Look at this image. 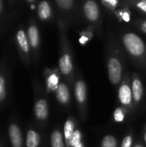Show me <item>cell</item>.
<instances>
[{"mask_svg":"<svg viewBox=\"0 0 146 147\" xmlns=\"http://www.w3.org/2000/svg\"><path fill=\"white\" fill-rule=\"evenodd\" d=\"M106 54L108 79L114 85H119L124 76V57L120 45L114 34L108 35Z\"/></svg>","mask_w":146,"mask_h":147,"instance_id":"1","label":"cell"},{"mask_svg":"<svg viewBox=\"0 0 146 147\" xmlns=\"http://www.w3.org/2000/svg\"><path fill=\"white\" fill-rule=\"evenodd\" d=\"M59 70L66 79L70 87L74 80V65L72 60V53L71 45L68 41L67 33L65 30V23L60 21L59 22Z\"/></svg>","mask_w":146,"mask_h":147,"instance_id":"2","label":"cell"},{"mask_svg":"<svg viewBox=\"0 0 146 147\" xmlns=\"http://www.w3.org/2000/svg\"><path fill=\"white\" fill-rule=\"evenodd\" d=\"M121 43L132 61L146 70V45L141 37L135 33L126 32L122 34Z\"/></svg>","mask_w":146,"mask_h":147,"instance_id":"3","label":"cell"},{"mask_svg":"<svg viewBox=\"0 0 146 147\" xmlns=\"http://www.w3.org/2000/svg\"><path fill=\"white\" fill-rule=\"evenodd\" d=\"M118 99L120 103V106L125 108L128 113H131L135 109L132 92L131 79L128 72H126V74H124L123 78L120 84H119Z\"/></svg>","mask_w":146,"mask_h":147,"instance_id":"4","label":"cell"},{"mask_svg":"<svg viewBox=\"0 0 146 147\" xmlns=\"http://www.w3.org/2000/svg\"><path fill=\"white\" fill-rule=\"evenodd\" d=\"M74 95L77 102V109L79 110V115L81 116L82 121H85L87 117V86L83 79L81 78H77L74 83Z\"/></svg>","mask_w":146,"mask_h":147,"instance_id":"5","label":"cell"},{"mask_svg":"<svg viewBox=\"0 0 146 147\" xmlns=\"http://www.w3.org/2000/svg\"><path fill=\"white\" fill-rule=\"evenodd\" d=\"M83 12L86 20L94 26L100 22V7L97 2L94 0H87L83 4Z\"/></svg>","mask_w":146,"mask_h":147,"instance_id":"6","label":"cell"},{"mask_svg":"<svg viewBox=\"0 0 146 147\" xmlns=\"http://www.w3.org/2000/svg\"><path fill=\"white\" fill-rule=\"evenodd\" d=\"M132 79H131V86H132V92L133 97V102L135 108L140 104L142 99L144 97V86L143 83L139 76V74L135 71L132 73Z\"/></svg>","mask_w":146,"mask_h":147,"instance_id":"7","label":"cell"},{"mask_svg":"<svg viewBox=\"0 0 146 147\" xmlns=\"http://www.w3.org/2000/svg\"><path fill=\"white\" fill-rule=\"evenodd\" d=\"M60 71L59 69L48 70L46 74V86L47 92H55L60 84Z\"/></svg>","mask_w":146,"mask_h":147,"instance_id":"8","label":"cell"},{"mask_svg":"<svg viewBox=\"0 0 146 147\" xmlns=\"http://www.w3.org/2000/svg\"><path fill=\"white\" fill-rule=\"evenodd\" d=\"M34 115L40 121H45L48 117V102L45 98L38 99L34 103Z\"/></svg>","mask_w":146,"mask_h":147,"instance_id":"9","label":"cell"},{"mask_svg":"<svg viewBox=\"0 0 146 147\" xmlns=\"http://www.w3.org/2000/svg\"><path fill=\"white\" fill-rule=\"evenodd\" d=\"M58 102L63 106H68L71 101V91L69 86L64 82H60L57 90L55 91Z\"/></svg>","mask_w":146,"mask_h":147,"instance_id":"10","label":"cell"},{"mask_svg":"<svg viewBox=\"0 0 146 147\" xmlns=\"http://www.w3.org/2000/svg\"><path fill=\"white\" fill-rule=\"evenodd\" d=\"M76 130V121L73 116H69L64 124V139L65 146L71 147V141Z\"/></svg>","mask_w":146,"mask_h":147,"instance_id":"11","label":"cell"},{"mask_svg":"<svg viewBox=\"0 0 146 147\" xmlns=\"http://www.w3.org/2000/svg\"><path fill=\"white\" fill-rule=\"evenodd\" d=\"M15 36H16V41H17V44L19 46L21 52L22 53V54L24 56H26L28 58L29 56V53H30V45L28 42L27 34L25 33V31L23 29H19L16 32Z\"/></svg>","mask_w":146,"mask_h":147,"instance_id":"12","label":"cell"},{"mask_svg":"<svg viewBox=\"0 0 146 147\" xmlns=\"http://www.w3.org/2000/svg\"><path fill=\"white\" fill-rule=\"evenodd\" d=\"M9 136L12 147H22V135L19 127L15 124H10L9 127Z\"/></svg>","mask_w":146,"mask_h":147,"instance_id":"13","label":"cell"},{"mask_svg":"<svg viewBox=\"0 0 146 147\" xmlns=\"http://www.w3.org/2000/svg\"><path fill=\"white\" fill-rule=\"evenodd\" d=\"M28 39L30 45V47L34 51L37 52L39 46H40V33L38 28L34 24H31L28 28Z\"/></svg>","mask_w":146,"mask_h":147,"instance_id":"14","label":"cell"},{"mask_svg":"<svg viewBox=\"0 0 146 147\" xmlns=\"http://www.w3.org/2000/svg\"><path fill=\"white\" fill-rule=\"evenodd\" d=\"M38 16L41 21H47L52 16V8L47 1L40 2L37 8Z\"/></svg>","mask_w":146,"mask_h":147,"instance_id":"15","label":"cell"},{"mask_svg":"<svg viewBox=\"0 0 146 147\" xmlns=\"http://www.w3.org/2000/svg\"><path fill=\"white\" fill-rule=\"evenodd\" d=\"M51 147H66L64 135L59 129H54L50 136Z\"/></svg>","mask_w":146,"mask_h":147,"instance_id":"16","label":"cell"},{"mask_svg":"<svg viewBox=\"0 0 146 147\" xmlns=\"http://www.w3.org/2000/svg\"><path fill=\"white\" fill-rule=\"evenodd\" d=\"M40 143V137L39 134L33 129H29L27 132V138H26L27 147H39Z\"/></svg>","mask_w":146,"mask_h":147,"instance_id":"17","label":"cell"},{"mask_svg":"<svg viewBox=\"0 0 146 147\" xmlns=\"http://www.w3.org/2000/svg\"><path fill=\"white\" fill-rule=\"evenodd\" d=\"M126 113L127 110L123 108V107H118L115 109L114 112V121L116 123H121L125 121L126 116Z\"/></svg>","mask_w":146,"mask_h":147,"instance_id":"18","label":"cell"},{"mask_svg":"<svg viewBox=\"0 0 146 147\" xmlns=\"http://www.w3.org/2000/svg\"><path fill=\"white\" fill-rule=\"evenodd\" d=\"M101 147H118V140L114 135H105L102 140Z\"/></svg>","mask_w":146,"mask_h":147,"instance_id":"19","label":"cell"},{"mask_svg":"<svg viewBox=\"0 0 146 147\" xmlns=\"http://www.w3.org/2000/svg\"><path fill=\"white\" fill-rule=\"evenodd\" d=\"M55 3L60 9L64 11H70L74 8L75 1L74 0H56Z\"/></svg>","mask_w":146,"mask_h":147,"instance_id":"20","label":"cell"},{"mask_svg":"<svg viewBox=\"0 0 146 147\" xmlns=\"http://www.w3.org/2000/svg\"><path fill=\"white\" fill-rule=\"evenodd\" d=\"M120 1L118 0H102L101 4L108 10L112 12H116V9L120 4Z\"/></svg>","mask_w":146,"mask_h":147,"instance_id":"21","label":"cell"},{"mask_svg":"<svg viewBox=\"0 0 146 147\" xmlns=\"http://www.w3.org/2000/svg\"><path fill=\"white\" fill-rule=\"evenodd\" d=\"M128 4H130L133 9L139 11L140 13L146 15V0L141 1H129L127 2Z\"/></svg>","mask_w":146,"mask_h":147,"instance_id":"22","label":"cell"},{"mask_svg":"<svg viewBox=\"0 0 146 147\" xmlns=\"http://www.w3.org/2000/svg\"><path fill=\"white\" fill-rule=\"evenodd\" d=\"M82 139H83V134H82V132L79 128H76L74 134H73V136L71 138V147H73L74 146L83 142L82 141Z\"/></svg>","mask_w":146,"mask_h":147,"instance_id":"23","label":"cell"},{"mask_svg":"<svg viewBox=\"0 0 146 147\" xmlns=\"http://www.w3.org/2000/svg\"><path fill=\"white\" fill-rule=\"evenodd\" d=\"M133 133L130 131L122 140L120 147H133Z\"/></svg>","mask_w":146,"mask_h":147,"instance_id":"24","label":"cell"},{"mask_svg":"<svg viewBox=\"0 0 146 147\" xmlns=\"http://www.w3.org/2000/svg\"><path fill=\"white\" fill-rule=\"evenodd\" d=\"M116 14H117V16L119 17V19L121 21L128 22L131 20V14L127 9H124L122 10H118V11H116Z\"/></svg>","mask_w":146,"mask_h":147,"instance_id":"25","label":"cell"},{"mask_svg":"<svg viewBox=\"0 0 146 147\" xmlns=\"http://www.w3.org/2000/svg\"><path fill=\"white\" fill-rule=\"evenodd\" d=\"M5 96H6L5 79L3 76H0V102L3 101Z\"/></svg>","mask_w":146,"mask_h":147,"instance_id":"26","label":"cell"},{"mask_svg":"<svg viewBox=\"0 0 146 147\" xmlns=\"http://www.w3.org/2000/svg\"><path fill=\"white\" fill-rule=\"evenodd\" d=\"M134 24L136 25V27L141 31L143 32L144 34H146V19L145 20H139V19H137L134 22Z\"/></svg>","mask_w":146,"mask_h":147,"instance_id":"27","label":"cell"},{"mask_svg":"<svg viewBox=\"0 0 146 147\" xmlns=\"http://www.w3.org/2000/svg\"><path fill=\"white\" fill-rule=\"evenodd\" d=\"M89 40V37H87L86 34H82L81 37L79 38V42L81 44H86Z\"/></svg>","mask_w":146,"mask_h":147,"instance_id":"28","label":"cell"},{"mask_svg":"<svg viewBox=\"0 0 146 147\" xmlns=\"http://www.w3.org/2000/svg\"><path fill=\"white\" fill-rule=\"evenodd\" d=\"M133 147H145V146L141 142H138V143H136Z\"/></svg>","mask_w":146,"mask_h":147,"instance_id":"29","label":"cell"},{"mask_svg":"<svg viewBox=\"0 0 146 147\" xmlns=\"http://www.w3.org/2000/svg\"><path fill=\"white\" fill-rule=\"evenodd\" d=\"M73 147H84V144H83V142H81V143H79V144H77V145L74 146Z\"/></svg>","mask_w":146,"mask_h":147,"instance_id":"30","label":"cell"},{"mask_svg":"<svg viewBox=\"0 0 146 147\" xmlns=\"http://www.w3.org/2000/svg\"><path fill=\"white\" fill-rule=\"evenodd\" d=\"M3 1H1V0H0V13H1V12H2V10H3Z\"/></svg>","mask_w":146,"mask_h":147,"instance_id":"31","label":"cell"},{"mask_svg":"<svg viewBox=\"0 0 146 147\" xmlns=\"http://www.w3.org/2000/svg\"><path fill=\"white\" fill-rule=\"evenodd\" d=\"M144 141H145V143L146 144V129L145 131V134H144Z\"/></svg>","mask_w":146,"mask_h":147,"instance_id":"32","label":"cell"}]
</instances>
